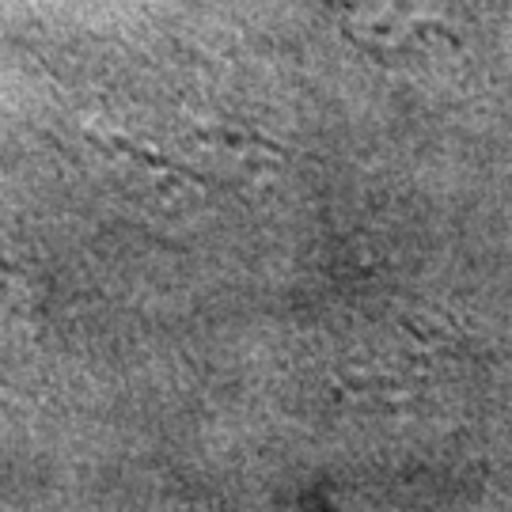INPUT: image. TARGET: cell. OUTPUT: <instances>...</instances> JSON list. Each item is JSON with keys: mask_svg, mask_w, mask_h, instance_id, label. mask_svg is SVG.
<instances>
[{"mask_svg": "<svg viewBox=\"0 0 512 512\" xmlns=\"http://www.w3.org/2000/svg\"><path fill=\"white\" fill-rule=\"evenodd\" d=\"M194 137L198 141H217V145H262V148H270V152H281V148L274 145V141H266V137H243V133H228V129H194Z\"/></svg>", "mask_w": 512, "mask_h": 512, "instance_id": "cell-1", "label": "cell"}]
</instances>
